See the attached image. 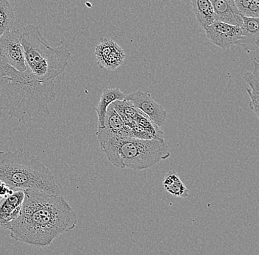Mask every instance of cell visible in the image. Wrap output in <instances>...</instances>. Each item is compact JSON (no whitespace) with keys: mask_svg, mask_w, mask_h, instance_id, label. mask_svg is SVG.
Segmentation results:
<instances>
[{"mask_svg":"<svg viewBox=\"0 0 259 255\" xmlns=\"http://www.w3.org/2000/svg\"><path fill=\"white\" fill-rule=\"evenodd\" d=\"M24 191L21 214L8 228L16 241L48 246L77 225V215L62 194L36 190Z\"/></svg>","mask_w":259,"mask_h":255,"instance_id":"6da1fadb","label":"cell"},{"mask_svg":"<svg viewBox=\"0 0 259 255\" xmlns=\"http://www.w3.org/2000/svg\"><path fill=\"white\" fill-rule=\"evenodd\" d=\"M56 96L55 82H37L28 69L16 70L0 56V108L11 117L22 123L43 119Z\"/></svg>","mask_w":259,"mask_h":255,"instance_id":"7a4b0ae2","label":"cell"},{"mask_svg":"<svg viewBox=\"0 0 259 255\" xmlns=\"http://www.w3.org/2000/svg\"><path fill=\"white\" fill-rule=\"evenodd\" d=\"M0 180L14 189L61 194L51 171L23 148L0 151Z\"/></svg>","mask_w":259,"mask_h":255,"instance_id":"3957f363","label":"cell"},{"mask_svg":"<svg viewBox=\"0 0 259 255\" xmlns=\"http://www.w3.org/2000/svg\"><path fill=\"white\" fill-rule=\"evenodd\" d=\"M17 31L24 48L26 69L37 82H55L69 64L70 52L65 46H50L37 26L29 25Z\"/></svg>","mask_w":259,"mask_h":255,"instance_id":"277c9868","label":"cell"},{"mask_svg":"<svg viewBox=\"0 0 259 255\" xmlns=\"http://www.w3.org/2000/svg\"><path fill=\"white\" fill-rule=\"evenodd\" d=\"M108 161L120 169H150L170 157L165 140L113 138L100 147Z\"/></svg>","mask_w":259,"mask_h":255,"instance_id":"5b68a950","label":"cell"},{"mask_svg":"<svg viewBox=\"0 0 259 255\" xmlns=\"http://www.w3.org/2000/svg\"><path fill=\"white\" fill-rule=\"evenodd\" d=\"M204 30L207 38L223 49H228L235 45H239L242 39V32L240 27L220 21L215 20Z\"/></svg>","mask_w":259,"mask_h":255,"instance_id":"8992f818","label":"cell"},{"mask_svg":"<svg viewBox=\"0 0 259 255\" xmlns=\"http://www.w3.org/2000/svg\"><path fill=\"white\" fill-rule=\"evenodd\" d=\"M0 56L16 70H26L24 48L17 30H10L0 37Z\"/></svg>","mask_w":259,"mask_h":255,"instance_id":"52a82bcc","label":"cell"},{"mask_svg":"<svg viewBox=\"0 0 259 255\" xmlns=\"http://www.w3.org/2000/svg\"><path fill=\"white\" fill-rule=\"evenodd\" d=\"M96 135L100 147L111 138H132L131 129L125 125L122 118L114 109L112 104L107 109L104 127H97Z\"/></svg>","mask_w":259,"mask_h":255,"instance_id":"ba28073f","label":"cell"},{"mask_svg":"<svg viewBox=\"0 0 259 255\" xmlns=\"http://www.w3.org/2000/svg\"><path fill=\"white\" fill-rule=\"evenodd\" d=\"M125 99L140 110L158 127H161L166 123L167 118L166 110L156 103L150 93L137 91L126 95Z\"/></svg>","mask_w":259,"mask_h":255,"instance_id":"9c48e42d","label":"cell"},{"mask_svg":"<svg viewBox=\"0 0 259 255\" xmlns=\"http://www.w3.org/2000/svg\"><path fill=\"white\" fill-rule=\"evenodd\" d=\"M24 199V190L15 189L12 193L0 198V227L8 230L22 211Z\"/></svg>","mask_w":259,"mask_h":255,"instance_id":"30bf717a","label":"cell"},{"mask_svg":"<svg viewBox=\"0 0 259 255\" xmlns=\"http://www.w3.org/2000/svg\"><path fill=\"white\" fill-rule=\"evenodd\" d=\"M210 2L213 6L215 20L241 27L242 16L234 0H210Z\"/></svg>","mask_w":259,"mask_h":255,"instance_id":"8fae6325","label":"cell"},{"mask_svg":"<svg viewBox=\"0 0 259 255\" xmlns=\"http://www.w3.org/2000/svg\"><path fill=\"white\" fill-rule=\"evenodd\" d=\"M242 37L239 46L248 50H257L259 43V18L242 16Z\"/></svg>","mask_w":259,"mask_h":255,"instance_id":"7c38bea8","label":"cell"},{"mask_svg":"<svg viewBox=\"0 0 259 255\" xmlns=\"http://www.w3.org/2000/svg\"><path fill=\"white\" fill-rule=\"evenodd\" d=\"M125 97V93L121 91L119 88H105L103 90L100 101L95 108L98 117V127H104L105 118L108 106L113 101L124 100Z\"/></svg>","mask_w":259,"mask_h":255,"instance_id":"4fadbf2b","label":"cell"},{"mask_svg":"<svg viewBox=\"0 0 259 255\" xmlns=\"http://www.w3.org/2000/svg\"><path fill=\"white\" fill-rule=\"evenodd\" d=\"M192 9L202 28L205 29L215 21L213 6L210 0H189Z\"/></svg>","mask_w":259,"mask_h":255,"instance_id":"5bb4252c","label":"cell"},{"mask_svg":"<svg viewBox=\"0 0 259 255\" xmlns=\"http://www.w3.org/2000/svg\"><path fill=\"white\" fill-rule=\"evenodd\" d=\"M15 17V11L10 2L0 0V37L11 30Z\"/></svg>","mask_w":259,"mask_h":255,"instance_id":"9a60e30c","label":"cell"},{"mask_svg":"<svg viewBox=\"0 0 259 255\" xmlns=\"http://www.w3.org/2000/svg\"><path fill=\"white\" fill-rule=\"evenodd\" d=\"M125 58V53L120 46H118L116 49L110 52L104 57L98 58L96 61L100 68H105L108 70L113 71L122 65Z\"/></svg>","mask_w":259,"mask_h":255,"instance_id":"2e32d148","label":"cell"},{"mask_svg":"<svg viewBox=\"0 0 259 255\" xmlns=\"http://www.w3.org/2000/svg\"><path fill=\"white\" fill-rule=\"evenodd\" d=\"M164 187V189L172 196L176 197L186 198L189 196V190L184 185V182L181 181L180 177L176 179L172 183Z\"/></svg>","mask_w":259,"mask_h":255,"instance_id":"e0dca14e","label":"cell"},{"mask_svg":"<svg viewBox=\"0 0 259 255\" xmlns=\"http://www.w3.org/2000/svg\"><path fill=\"white\" fill-rule=\"evenodd\" d=\"M254 69L252 72H246L244 79L245 82L250 85V89L259 93V64L257 61L254 60Z\"/></svg>","mask_w":259,"mask_h":255,"instance_id":"ac0fdd59","label":"cell"},{"mask_svg":"<svg viewBox=\"0 0 259 255\" xmlns=\"http://www.w3.org/2000/svg\"><path fill=\"white\" fill-rule=\"evenodd\" d=\"M247 93L250 97V108L255 113L256 117L259 119V95L258 92L253 91L250 88H247Z\"/></svg>","mask_w":259,"mask_h":255,"instance_id":"d6986e66","label":"cell"},{"mask_svg":"<svg viewBox=\"0 0 259 255\" xmlns=\"http://www.w3.org/2000/svg\"><path fill=\"white\" fill-rule=\"evenodd\" d=\"M252 1L253 0H234L235 5L239 10V13L244 17H247V11H248L249 7Z\"/></svg>","mask_w":259,"mask_h":255,"instance_id":"ffe728a7","label":"cell"},{"mask_svg":"<svg viewBox=\"0 0 259 255\" xmlns=\"http://www.w3.org/2000/svg\"><path fill=\"white\" fill-rule=\"evenodd\" d=\"M15 190L14 188H11L6 185L5 182L0 180V198L4 197L8 194H11Z\"/></svg>","mask_w":259,"mask_h":255,"instance_id":"44dd1931","label":"cell"},{"mask_svg":"<svg viewBox=\"0 0 259 255\" xmlns=\"http://www.w3.org/2000/svg\"><path fill=\"white\" fill-rule=\"evenodd\" d=\"M181 1H182V2H183V1H185V0H181Z\"/></svg>","mask_w":259,"mask_h":255,"instance_id":"7402d4cb","label":"cell"},{"mask_svg":"<svg viewBox=\"0 0 259 255\" xmlns=\"http://www.w3.org/2000/svg\"></svg>","mask_w":259,"mask_h":255,"instance_id":"603a6c76","label":"cell"}]
</instances>
